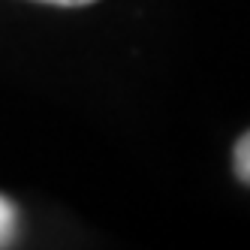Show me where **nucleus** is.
Returning a JSON list of instances; mask_svg holds the SVG:
<instances>
[{
	"instance_id": "1",
	"label": "nucleus",
	"mask_w": 250,
	"mask_h": 250,
	"mask_svg": "<svg viewBox=\"0 0 250 250\" xmlns=\"http://www.w3.org/2000/svg\"><path fill=\"white\" fill-rule=\"evenodd\" d=\"M15 223H19V214H15V205L0 196V247H6L15 235Z\"/></svg>"
},
{
	"instance_id": "2",
	"label": "nucleus",
	"mask_w": 250,
	"mask_h": 250,
	"mask_svg": "<svg viewBox=\"0 0 250 250\" xmlns=\"http://www.w3.org/2000/svg\"><path fill=\"white\" fill-rule=\"evenodd\" d=\"M235 175L250 184V133H244L235 145Z\"/></svg>"
},
{
	"instance_id": "3",
	"label": "nucleus",
	"mask_w": 250,
	"mask_h": 250,
	"mask_svg": "<svg viewBox=\"0 0 250 250\" xmlns=\"http://www.w3.org/2000/svg\"><path fill=\"white\" fill-rule=\"evenodd\" d=\"M40 3H55V6H84V3H94V0H40Z\"/></svg>"
}]
</instances>
